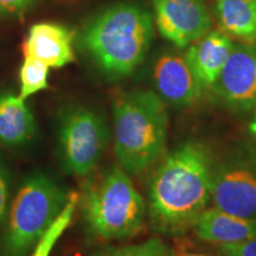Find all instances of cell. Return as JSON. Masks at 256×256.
<instances>
[{
	"mask_svg": "<svg viewBox=\"0 0 256 256\" xmlns=\"http://www.w3.org/2000/svg\"><path fill=\"white\" fill-rule=\"evenodd\" d=\"M212 160L203 144L188 140L162 159L147 191L151 228L166 236L194 229L212 192Z\"/></svg>",
	"mask_w": 256,
	"mask_h": 256,
	"instance_id": "cell-1",
	"label": "cell"
},
{
	"mask_svg": "<svg viewBox=\"0 0 256 256\" xmlns=\"http://www.w3.org/2000/svg\"><path fill=\"white\" fill-rule=\"evenodd\" d=\"M152 14L132 2H118L95 14L80 42L106 75L128 76L145 58L153 38Z\"/></svg>",
	"mask_w": 256,
	"mask_h": 256,
	"instance_id": "cell-2",
	"label": "cell"
},
{
	"mask_svg": "<svg viewBox=\"0 0 256 256\" xmlns=\"http://www.w3.org/2000/svg\"><path fill=\"white\" fill-rule=\"evenodd\" d=\"M115 158L130 174H142L160 159L168 139V113L154 92H124L113 104Z\"/></svg>",
	"mask_w": 256,
	"mask_h": 256,
	"instance_id": "cell-3",
	"label": "cell"
},
{
	"mask_svg": "<svg viewBox=\"0 0 256 256\" xmlns=\"http://www.w3.org/2000/svg\"><path fill=\"white\" fill-rule=\"evenodd\" d=\"M78 204L89 232L102 240H124L140 232L147 206L122 168H108L86 180Z\"/></svg>",
	"mask_w": 256,
	"mask_h": 256,
	"instance_id": "cell-4",
	"label": "cell"
},
{
	"mask_svg": "<svg viewBox=\"0 0 256 256\" xmlns=\"http://www.w3.org/2000/svg\"><path fill=\"white\" fill-rule=\"evenodd\" d=\"M70 194L49 176L34 172L22 182L8 212L0 256H28L66 206Z\"/></svg>",
	"mask_w": 256,
	"mask_h": 256,
	"instance_id": "cell-5",
	"label": "cell"
},
{
	"mask_svg": "<svg viewBox=\"0 0 256 256\" xmlns=\"http://www.w3.org/2000/svg\"><path fill=\"white\" fill-rule=\"evenodd\" d=\"M57 158L66 174H90L110 145L104 118L84 106H68L57 118Z\"/></svg>",
	"mask_w": 256,
	"mask_h": 256,
	"instance_id": "cell-6",
	"label": "cell"
},
{
	"mask_svg": "<svg viewBox=\"0 0 256 256\" xmlns=\"http://www.w3.org/2000/svg\"><path fill=\"white\" fill-rule=\"evenodd\" d=\"M211 200L226 212L256 218V159L232 156L215 166Z\"/></svg>",
	"mask_w": 256,
	"mask_h": 256,
	"instance_id": "cell-7",
	"label": "cell"
},
{
	"mask_svg": "<svg viewBox=\"0 0 256 256\" xmlns=\"http://www.w3.org/2000/svg\"><path fill=\"white\" fill-rule=\"evenodd\" d=\"M156 28L177 48H186L209 32L211 16L206 0H152Z\"/></svg>",
	"mask_w": 256,
	"mask_h": 256,
	"instance_id": "cell-8",
	"label": "cell"
},
{
	"mask_svg": "<svg viewBox=\"0 0 256 256\" xmlns=\"http://www.w3.org/2000/svg\"><path fill=\"white\" fill-rule=\"evenodd\" d=\"M220 100L235 110L256 104V46L234 44L222 72L212 84Z\"/></svg>",
	"mask_w": 256,
	"mask_h": 256,
	"instance_id": "cell-9",
	"label": "cell"
},
{
	"mask_svg": "<svg viewBox=\"0 0 256 256\" xmlns=\"http://www.w3.org/2000/svg\"><path fill=\"white\" fill-rule=\"evenodd\" d=\"M152 78L158 94L165 104L182 108L196 104L203 95L204 86L185 56L162 54L156 58Z\"/></svg>",
	"mask_w": 256,
	"mask_h": 256,
	"instance_id": "cell-10",
	"label": "cell"
},
{
	"mask_svg": "<svg viewBox=\"0 0 256 256\" xmlns=\"http://www.w3.org/2000/svg\"><path fill=\"white\" fill-rule=\"evenodd\" d=\"M72 40V32L62 25L34 24L24 43V55L42 60L49 68H62L75 60Z\"/></svg>",
	"mask_w": 256,
	"mask_h": 256,
	"instance_id": "cell-11",
	"label": "cell"
},
{
	"mask_svg": "<svg viewBox=\"0 0 256 256\" xmlns=\"http://www.w3.org/2000/svg\"><path fill=\"white\" fill-rule=\"evenodd\" d=\"M234 43L223 31H209L190 44L185 60L204 87L212 86L232 52Z\"/></svg>",
	"mask_w": 256,
	"mask_h": 256,
	"instance_id": "cell-12",
	"label": "cell"
},
{
	"mask_svg": "<svg viewBox=\"0 0 256 256\" xmlns=\"http://www.w3.org/2000/svg\"><path fill=\"white\" fill-rule=\"evenodd\" d=\"M194 232L200 240L217 243H238L256 236V218H246L211 208L196 220Z\"/></svg>",
	"mask_w": 256,
	"mask_h": 256,
	"instance_id": "cell-13",
	"label": "cell"
},
{
	"mask_svg": "<svg viewBox=\"0 0 256 256\" xmlns=\"http://www.w3.org/2000/svg\"><path fill=\"white\" fill-rule=\"evenodd\" d=\"M37 124L25 100L14 94L0 95V144L6 147L28 145L36 136Z\"/></svg>",
	"mask_w": 256,
	"mask_h": 256,
	"instance_id": "cell-14",
	"label": "cell"
},
{
	"mask_svg": "<svg viewBox=\"0 0 256 256\" xmlns=\"http://www.w3.org/2000/svg\"><path fill=\"white\" fill-rule=\"evenodd\" d=\"M215 11L224 34L246 40L247 43H255V0H216Z\"/></svg>",
	"mask_w": 256,
	"mask_h": 256,
	"instance_id": "cell-15",
	"label": "cell"
},
{
	"mask_svg": "<svg viewBox=\"0 0 256 256\" xmlns=\"http://www.w3.org/2000/svg\"><path fill=\"white\" fill-rule=\"evenodd\" d=\"M78 204V194H70L69 200L66 206L56 217V220L51 223V226L46 230L40 241L34 246V252L31 256H50L56 243L70 226L72 215L75 212L76 206Z\"/></svg>",
	"mask_w": 256,
	"mask_h": 256,
	"instance_id": "cell-16",
	"label": "cell"
},
{
	"mask_svg": "<svg viewBox=\"0 0 256 256\" xmlns=\"http://www.w3.org/2000/svg\"><path fill=\"white\" fill-rule=\"evenodd\" d=\"M49 66L40 60L25 56L23 66L20 68V96L26 100L31 95L48 88Z\"/></svg>",
	"mask_w": 256,
	"mask_h": 256,
	"instance_id": "cell-17",
	"label": "cell"
},
{
	"mask_svg": "<svg viewBox=\"0 0 256 256\" xmlns=\"http://www.w3.org/2000/svg\"><path fill=\"white\" fill-rule=\"evenodd\" d=\"M95 256H174V252L160 238H151L140 244L104 249Z\"/></svg>",
	"mask_w": 256,
	"mask_h": 256,
	"instance_id": "cell-18",
	"label": "cell"
},
{
	"mask_svg": "<svg viewBox=\"0 0 256 256\" xmlns=\"http://www.w3.org/2000/svg\"><path fill=\"white\" fill-rule=\"evenodd\" d=\"M222 256H256V236L238 243H223L217 246Z\"/></svg>",
	"mask_w": 256,
	"mask_h": 256,
	"instance_id": "cell-19",
	"label": "cell"
},
{
	"mask_svg": "<svg viewBox=\"0 0 256 256\" xmlns=\"http://www.w3.org/2000/svg\"><path fill=\"white\" fill-rule=\"evenodd\" d=\"M10 200V174L4 162L0 160V226L8 212Z\"/></svg>",
	"mask_w": 256,
	"mask_h": 256,
	"instance_id": "cell-20",
	"label": "cell"
},
{
	"mask_svg": "<svg viewBox=\"0 0 256 256\" xmlns=\"http://www.w3.org/2000/svg\"><path fill=\"white\" fill-rule=\"evenodd\" d=\"M38 0H0V14H17L28 11Z\"/></svg>",
	"mask_w": 256,
	"mask_h": 256,
	"instance_id": "cell-21",
	"label": "cell"
},
{
	"mask_svg": "<svg viewBox=\"0 0 256 256\" xmlns=\"http://www.w3.org/2000/svg\"><path fill=\"white\" fill-rule=\"evenodd\" d=\"M250 130L256 136V118H255V120L250 124Z\"/></svg>",
	"mask_w": 256,
	"mask_h": 256,
	"instance_id": "cell-22",
	"label": "cell"
},
{
	"mask_svg": "<svg viewBox=\"0 0 256 256\" xmlns=\"http://www.w3.org/2000/svg\"><path fill=\"white\" fill-rule=\"evenodd\" d=\"M185 256H203V255H198V254H188V255H185Z\"/></svg>",
	"mask_w": 256,
	"mask_h": 256,
	"instance_id": "cell-23",
	"label": "cell"
},
{
	"mask_svg": "<svg viewBox=\"0 0 256 256\" xmlns=\"http://www.w3.org/2000/svg\"><path fill=\"white\" fill-rule=\"evenodd\" d=\"M255 2H256V0H255Z\"/></svg>",
	"mask_w": 256,
	"mask_h": 256,
	"instance_id": "cell-24",
	"label": "cell"
}]
</instances>
